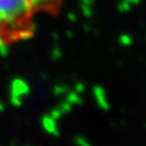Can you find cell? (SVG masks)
Segmentation results:
<instances>
[{
    "label": "cell",
    "instance_id": "6da1fadb",
    "mask_svg": "<svg viewBox=\"0 0 146 146\" xmlns=\"http://www.w3.org/2000/svg\"><path fill=\"white\" fill-rule=\"evenodd\" d=\"M51 1L54 0H0V31L3 27L12 28L21 25L33 10Z\"/></svg>",
    "mask_w": 146,
    "mask_h": 146
},
{
    "label": "cell",
    "instance_id": "7a4b0ae2",
    "mask_svg": "<svg viewBox=\"0 0 146 146\" xmlns=\"http://www.w3.org/2000/svg\"><path fill=\"white\" fill-rule=\"evenodd\" d=\"M27 93H28V86H27V84L23 80H21V79L13 80V83H12V101H13V104L16 102L17 99L25 96Z\"/></svg>",
    "mask_w": 146,
    "mask_h": 146
},
{
    "label": "cell",
    "instance_id": "3957f363",
    "mask_svg": "<svg viewBox=\"0 0 146 146\" xmlns=\"http://www.w3.org/2000/svg\"><path fill=\"white\" fill-rule=\"evenodd\" d=\"M43 124H44V128H45V130L46 131H49V133H51V134H57V131H56V121H55L51 116L45 117L43 119Z\"/></svg>",
    "mask_w": 146,
    "mask_h": 146
},
{
    "label": "cell",
    "instance_id": "277c9868",
    "mask_svg": "<svg viewBox=\"0 0 146 146\" xmlns=\"http://www.w3.org/2000/svg\"><path fill=\"white\" fill-rule=\"evenodd\" d=\"M95 95H96V100L100 104V106L102 108H107V102H106V98H105V93L101 88H95Z\"/></svg>",
    "mask_w": 146,
    "mask_h": 146
}]
</instances>
